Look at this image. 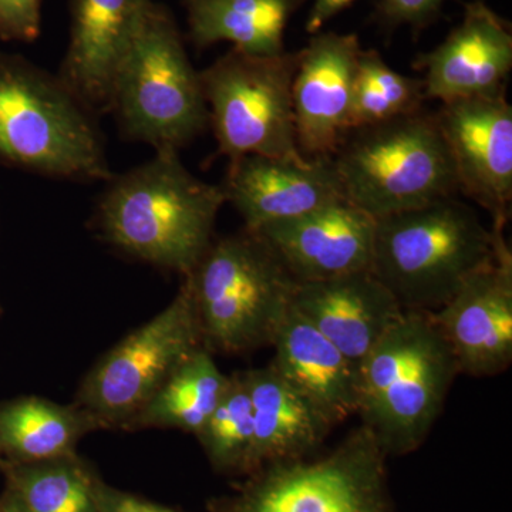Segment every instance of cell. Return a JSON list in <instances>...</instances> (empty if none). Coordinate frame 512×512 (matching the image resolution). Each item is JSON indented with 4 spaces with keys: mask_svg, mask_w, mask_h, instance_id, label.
<instances>
[{
    "mask_svg": "<svg viewBox=\"0 0 512 512\" xmlns=\"http://www.w3.org/2000/svg\"><path fill=\"white\" fill-rule=\"evenodd\" d=\"M430 316L450 346L460 375L494 377L510 369L512 254L505 235L498 238L493 261Z\"/></svg>",
    "mask_w": 512,
    "mask_h": 512,
    "instance_id": "7c38bea8",
    "label": "cell"
},
{
    "mask_svg": "<svg viewBox=\"0 0 512 512\" xmlns=\"http://www.w3.org/2000/svg\"><path fill=\"white\" fill-rule=\"evenodd\" d=\"M202 346L190 281L173 302L121 340L87 373L76 406L101 429L126 430L175 367Z\"/></svg>",
    "mask_w": 512,
    "mask_h": 512,
    "instance_id": "30bf717a",
    "label": "cell"
},
{
    "mask_svg": "<svg viewBox=\"0 0 512 512\" xmlns=\"http://www.w3.org/2000/svg\"><path fill=\"white\" fill-rule=\"evenodd\" d=\"M292 306L356 363L404 313L370 269L323 281L298 282Z\"/></svg>",
    "mask_w": 512,
    "mask_h": 512,
    "instance_id": "ac0fdd59",
    "label": "cell"
},
{
    "mask_svg": "<svg viewBox=\"0 0 512 512\" xmlns=\"http://www.w3.org/2000/svg\"><path fill=\"white\" fill-rule=\"evenodd\" d=\"M94 117L59 77L0 53V160L46 177L109 183Z\"/></svg>",
    "mask_w": 512,
    "mask_h": 512,
    "instance_id": "5b68a950",
    "label": "cell"
},
{
    "mask_svg": "<svg viewBox=\"0 0 512 512\" xmlns=\"http://www.w3.org/2000/svg\"><path fill=\"white\" fill-rule=\"evenodd\" d=\"M224 204L221 185L192 175L178 151L158 150L147 163L111 178L97 225L113 247L187 276L214 241Z\"/></svg>",
    "mask_w": 512,
    "mask_h": 512,
    "instance_id": "6da1fadb",
    "label": "cell"
},
{
    "mask_svg": "<svg viewBox=\"0 0 512 512\" xmlns=\"http://www.w3.org/2000/svg\"><path fill=\"white\" fill-rule=\"evenodd\" d=\"M195 437L217 473L242 478L255 473L254 416L242 372L229 376L224 396Z\"/></svg>",
    "mask_w": 512,
    "mask_h": 512,
    "instance_id": "d4e9b609",
    "label": "cell"
},
{
    "mask_svg": "<svg viewBox=\"0 0 512 512\" xmlns=\"http://www.w3.org/2000/svg\"><path fill=\"white\" fill-rule=\"evenodd\" d=\"M221 188L225 202L239 212L248 231L345 200L332 157L288 160L251 154L234 158L229 160Z\"/></svg>",
    "mask_w": 512,
    "mask_h": 512,
    "instance_id": "9a60e30c",
    "label": "cell"
},
{
    "mask_svg": "<svg viewBox=\"0 0 512 512\" xmlns=\"http://www.w3.org/2000/svg\"><path fill=\"white\" fill-rule=\"evenodd\" d=\"M92 488L97 512H180L177 508L154 503L140 495L113 487L97 471H94Z\"/></svg>",
    "mask_w": 512,
    "mask_h": 512,
    "instance_id": "f1b7e54d",
    "label": "cell"
},
{
    "mask_svg": "<svg viewBox=\"0 0 512 512\" xmlns=\"http://www.w3.org/2000/svg\"><path fill=\"white\" fill-rule=\"evenodd\" d=\"M0 313H2V308H0Z\"/></svg>",
    "mask_w": 512,
    "mask_h": 512,
    "instance_id": "1f68e13d",
    "label": "cell"
},
{
    "mask_svg": "<svg viewBox=\"0 0 512 512\" xmlns=\"http://www.w3.org/2000/svg\"><path fill=\"white\" fill-rule=\"evenodd\" d=\"M359 37L319 32L299 50L292 97L296 141L306 158L332 157L350 131Z\"/></svg>",
    "mask_w": 512,
    "mask_h": 512,
    "instance_id": "5bb4252c",
    "label": "cell"
},
{
    "mask_svg": "<svg viewBox=\"0 0 512 512\" xmlns=\"http://www.w3.org/2000/svg\"><path fill=\"white\" fill-rule=\"evenodd\" d=\"M446 140L458 190L505 231L512 202V107L507 94L441 104L434 114Z\"/></svg>",
    "mask_w": 512,
    "mask_h": 512,
    "instance_id": "8fae6325",
    "label": "cell"
},
{
    "mask_svg": "<svg viewBox=\"0 0 512 512\" xmlns=\"http://www.w3.org/2000/svg\"><path fill=\"white\" fill-rule=\"evenodd\" d=\"M187 278L202 346L212 355L274 345L298 285L274 248L245 228L212 241Z\"/></svg>",
    "mask_w": 512,
    "mask_h": 512,
    "instance_id": "277c9868",
    "label": "cell"
},
{
    "mask_svg": "<svg viewBox=\"0 0 512 512\" xmlns=\"http://www.w3.org/2000/svg\"><path fill=\"white\" fill-rule=\"evenodd\" d=\"M272 346L275 356L271 365L276 372L330 426L336 427L356 416L359 363L343 355L293 306Z\"/></svg>",
    "mask_w": 512,
    "mask_h": 512,
    "instance_id": "d6986e66",
    "label": "cell"
},
{
    "mask_svg": "<svg viewBox=\"0 0 512 512\" xmlns=\"http://www.w3.org/2000/svg\"><path fill=\"white\" fill-rule=\"evenodd\" d=\"M151 2H70L69 46L57 77L93 116L110 113L114 80Z\"/></svg>",
    "mask_w": 512,
    "mask_h": 512,
    "instance_id": "2e32d148",
    "label": "cell"
},
{
    "mask_svg": "<svg viewBox=\"0 0 512 512\" xmlns=\"http://www.w3.org/2000/svg\"><path fill=\"white\" fill-rule=\"evenodd\" d=\"M306 0H183L188 39L197 49L220 42L255 56L285 52L292 16Z\"/></svg>",
    "mask_w": 512,
    "mask_h": 512,
    "instance_id": "44dd1931",
    "label": "cell"
},
{
    "mask_svg": "<svg viewBox=\"0 0 512 512\" xmlns=\"http://www.w3.org/2000/svg\"><path fill=\"white\" fill-rule=\"evenodd\" d=\"M424 101L423 80L396 72L375 49L360 50L350 131L419 113Z\"/></svg>",
    "mask_w": 512,
    "mask_h": 512,
    "instance_id": "484cf974",
    "label": "cell"
},
{
    "mask_svg": "<svg viewBox=\"0 0 512 512\" xmlns=\"http://www.w3.org/2000/svg\"><path fill=\"white\" fill-rule=\"evenodd\" d=\"M355 0H313L305 29L309 35H316L330 19L335 18L343 10L348 9Z\"/></svg>",
    "mask_w": 512,
    "mask_h": 512,
    "instance_id": "f546056e",
    "label": "cell"
},
{
    "mask_svg": "<svg viewBox=\"0 0 512 512\" xmlns=\"http://www.w3.org/2000/svg\"><path fill=\"white\" fill-rule=\"evenodd\" d=\"M446 0H377L373 19L384 32L409 26L414 36L439 19Z\"/></svg>",
    "mask_w": 512,
    "mask_h": 512,
    "instance_id": "4316f807",
    "label": "cell"
},
{
    "mask_svg": "<svg viewBox=\"0 0 512 512\" xmlns=\"http://www.w3.org/2000/svg\"><path fill=\"white\" fill-rule=\"evenodd\" d=\"M229 383L212 353L198 348L180 363L131 420L126 431L178 429L197 436Z\"/></svg>",
    "mask_w": 512,
    "mask_h": 512,
    "instance_id": "603a6c76",
    "label": "cell"
},
{
    "mask_svg": "<svg viewBox=\"0 0 512 512\" xmlns=\"http://www.w3.org/2000/svg\"><path fill=\"white\" fill-rule=\"evenodd\" d=\"M501 235L470 205L444 198L376 220L370 271L404 312L433 313L493 261Z\"/></svg>",
    "mask_w": 512,
    "mask_h": 512,
    "instance_id": "3957f363",
    "label": "cell"
},
{
    "mask_svg": "<svg viewBox=\"0 0 512 512\" xmlns=\"http://www.w3.org/2000/svg\"><path fill=\"white\" fill-rule=\"evenodd\" d=\"M0 512H28L16 500L15 495L9 493L8 490H3L0 494Z\"/></svg>",
    "mask_w": 512,
    "mask_h": 512,
    "instance_id": "4dcf8cb0",
    "label": "cell"
},
{
    "mask_svg": "<svg viewBox=\"0 0 512 512\" xmlns=\"http://www.w3.org/2000/svg\"><path fill=\"white\" fill-rule=\"evenodd\" d=\"M94 467L79 456L12 463L0 458L5 488L28 512H97Z\"/></svg>",
    "mask_w": 512,
    "mask_h": 512,
    "instance_id": "cb8c5ba5",
    "label": "cell"
},
{
    "mask_svg": "<svg viewBox=\"0 0 512 512\" xmlns=\"http://www.w3.org/2000/svg\"><path fill=\"white\" fill-rule=\"evenodd\" d=\"M457 376L430 313L406 311L359 362L356 416L387 457L407 456L426 441Z\"/></svg>",
    "mask_w": 512,
    "mask_h": 512,
    "instance_id": "7a4b0ae2",
    "label": "cell"
},
{
    "mask_svg": "<svg viewBox=\"0 0 512 512\" xmlns=\"http://www.w3.org/2000/svg\"><path fill=\"white\" fill-rule=\"evenodd\" d=\"M387 456L360 424L325 456L266 464L207 512H394Z\"/></svg>",
    "mask_w": 512,
    "mask_h": 512,
    "instance_id": "ba28073f",
    "label": "cell"
},
{
    "mask_svg": "<svg viewBox=\"0 0 512 512\" xmlns=\"http://www.w3.org/2000/svg\"><path fill=\"white\" fill-rule=\"evenodd\" d=\"M332 160L345 200L375 220L460 192L436 117L423 110L350 131Z\"/></svg>",
    "mask_w": 512,
    "mask_h": 512,
    "instance_id": "8992f818",
    "label": "cell"
},
{
    "mask_svg": "<svg viewBox=\"0 0 512 512\" xmlns=\"http://www.w3.org/2000/svg\"><path fill=\"white\" fill-rule=\"evenodd\" d=\"M426 100L487 99L507 94L512 70V30L483 0L464 6V16L444 42L420 53Z\"/></svg>",
    "mask_w": 512,
    "mask_h": 512,
    "instance_id": "4fadbf2b",
    "label": "cell"
},
{
    "mask_svg": "<svg viewBox=\"0 0 512 512\" xmlns=\"http://www.w3.org/2000/svg\"><path fill=\"white\" fill-rule=\"evenodd\" d=\"M101 430L96 419L76 404L64 406L37 396L0 403V458L40 463L77 456L86 434Z\"/></svg>",
    "mask_w": 512,
    "mask_h": 512,
    "instance_id": "7402d4cb",
    "label": "cell"
},
{
    "mask_svg": "<svg viewBox=\"0 0 512 512\" xmlns=\"http://www.w3.org/2000/svg\"><path fill=\"white\" fill-rule=\"evenodd\" d=\"M251 399L256 470L312 457L333 427L274 366L242 372Z\"/></svg>",
    "mask_w": 512,
    "mask_h": 512,
    "instance_id": "ffe728a7",
    "label": "cell"
},
{
    "mask_svg": "<svg viewBox=\"0 0 512 512\" xmlns=\"http://www.w3.org/2000/svg\"><path fill=\"white\" fill-rule=\"evenodd\" d=\"M110 113L124 136L180 150L210 124L200 72L171 10L151 2L117 72Z\"/></svg>",
    "mask_w": 512,
    "mask_h": 512,
    "instance_id": "52a82bcc",
    "label": "cell"
},
{
    "mask_svg": "<svg viewBox=\"0 0 512 512\" xmlns=\"http://www.w3.org/2000/svg\"><path fill=\"white\" fill-rule=\"evenodd\" d=\"M252 232L274 248L296 281H323L370 269L376 220L343 200Z\"/></svg>",
    "mask_w": 512,
    "mask_h": 512,
    "instance_id": "e0dca14e",
    "label": "cell"
},
{
    "mask_svg": "<svg viewBox=\"0 0 512 512\" xmlns=\"http://www.w3.org/2000/svg\"><path fill=\"white\" fill-rule=\"evenodd\" d=\"M299 52L255 56L228 50L200 72L218 153L305 160L296 141L293 77Z\"/></svg>",
    "mask_w": 512,
    "mask_h": 512,
    "instance_id": "9c48e42d",
    "label": "cell"
},
{
    "mask_svg": "<svg viewBox=\"0 0 512 512\" xmlns=\"http://www.w3.org/2000/svg\"><path fill=\"white\" fill-rule=\"evenodd\" d=\"M42 30V0H0V39L35 42Z\"/></svg>",
    "mask_w": 512,
    "mask_h": 512,
    "instance_id": "83f0119b",
    "label": "cell"
}]
</instances>
